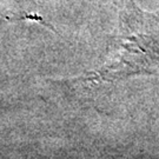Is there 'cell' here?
Here are the masks:
<instances>
[{
  "mask_svg": "<svg viewBox=\"0 0 159 159\" xmlns=\"http://www.w3.org/2000/svg\"><path fill=\"white\" fill-rule=\"evenodd\" d=\"M119 56L104 70L106 78L159 75V18L127 0L121 12Z\"/></svg>",
  "mask_w": 159,
  "mask_h": 159,
  "instance_id": "6da1fadb",
  "label": "cell"
}]
</instances>
